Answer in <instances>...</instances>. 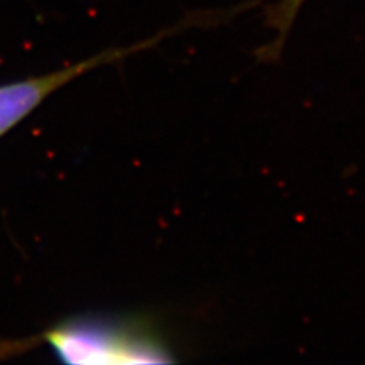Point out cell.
Segmentation results:
<instances>
[{
	"instance_id": "obj_1",
	"label": "cell",
	"mask_w": 365,
	"mask_h": 365,
	"mask_svg": "<svg viewBox=\"0 0 365 365\" xmlns=\"http://www.w3.org/2000/svg\"><path fill=\"white\" fill-rule=\"evenodd\" d=\"M67 364H150L173 361L169 349L145 318L79 317L38 338Z\"/></svg>"
},
{
	"instance_id": "obj_2",
	"label": "cell",
	"mask_w": 365,
	"mask_h": 365,
	"mask_svg": "<svg viewBox=\"0 0 365 365\" xmlns=\"http://www.w3.org/2000/svg\"><path fill=\"white\" fill-rule=\"evenodd\" d=\"M173 31L174 29H169L168 32L162 34V36H155L137 44H131L128 48L108 49L81 63H76L71 67L61 68V71L48 75H40L21 79V81L2 84L0 86V137H4L11 130L16 128L23 119H26L34 110L38 108L56 90L72 83L73 79L93 71V68L114 61H120L135 52L151 48V46L158 43L162 37L168 36Z\"/></svg>"
},
{
	"instance_id": "obj_3",
	"label": "cell",
	"mask_w": 365,
	"mask_h": 365,
	"mask_svg": "<svg viewBox=\"0 0 365 365\" xmlns=\"http://www.w3.org/2000/svg\"><path fill=\"white\" fill-rule=\"evenodd\" d=\"M307 0H279L265 9V23L276 31V40L260 48L256 55L260 61H277L282 55L283 46L294 26L297 16L300 14L303 5Z\"/></svg>"
}]
</instances>
